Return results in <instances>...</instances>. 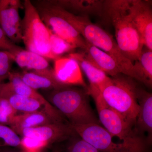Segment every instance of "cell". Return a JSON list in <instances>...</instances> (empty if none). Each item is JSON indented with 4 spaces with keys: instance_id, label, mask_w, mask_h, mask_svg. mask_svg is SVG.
<instances>
[{
    "instance_id": "obj_4",
    "label": "cell",
    "mask_w": 152,
    "mask_h": 152,
    "mask_svg": "<svg viewBox=\"0 0 152 152\" xmlns=\"http://www.w3.org/2000/svg\"><path fill=\"white\" fill-rule=\"evenodd\" d=\"M137 87L133 79L121 74L111 78L102 92L107 104L135 126L139 111Z\"/></svg>"
},
{
    "instance_id": "obj_32",
    "label": "cell",
    "mask_w": 152,
    "mask_h": 152,
    "mask_svg": "<svg viewBox=\"0 0 152 152\" xmlns=\"http://www.w3.org/2000/svg\"></svg>"
},
{
    "instance_id": "obj_2",
    "label": "cell",
    "mask_w": 152,
    "mask_h": 152,
    "mask_svg": "<svg viewBox=\"0 0 152 152\" xmlns=\"http://www.w3.org/2000/svg\"><path fill=\"white\" fill-rule=\"evenodd\" d=\"M129 0H106V18L113 24L117 45L123 54L132 62L137 61L144 45L132 20Z\"/></svg>"
},
{
    "instance_id": "obj_30",
    "label": "cell",
    "mask_w": 152,
    "mask_h": 152,
    "mask_svg": "<svg viewBox=\"0 0 152 152\" xmlns=\"http://www.w3.org/2000/svg\"><path fill=\"white\" fill-rule=\"evenodd\" d=\"M7 79V78L5 77H0V85H1V84L2 83V82L5 79Z\"/></svg>"
},
{
    "instance_id": "obj_15",
    "label": "cell",
    "mask_w": 152,
    "mask_h": 152,
    "mask_svg": "<svg viewBox=\"0 0 152 152\" xmlns=\"http://www.w3.org/2000/svg\"><path fill=\"white\" fill-rule=\"evenodd\" d=\"M137 99L139 111L136 120V131L141 136L147 133L148 142L150 144L152 136V94L138 88Z\"/></svg>"
},
{
    "instance_id": "obj_1",
    "label": "cell",
    "mask_w": 152,
    "mask_h": 152,
    "mask_svg": "<svg viewBox=\"0 0 152 152\" xmlns=\"http://www.w3.org/2000/svg\"><path fill=\"white\" fill-rule=\"evenodd\" d=\"M49 1L53 10L71 24L87 42L111 56L118 64L123 75L144 83L137 63H133L125 56L110 34L93 23L88 17L74 15L60 7L54 1Z\"/></svg>"
},
{
    "instance_id": "obj_18",
    "label": "cell",
    "mask_w": 152,
    "mask_h": 152,
    "mask_svg": "<svg viewBox=\"0 0 152 152\" xmlns=\"http://www.w3.org/2000/svg\"><path fill=\"white\" fill-rule=\"evenodd\" d=\"M69 57L77 61L86 74L89 81L90 87L97 88L102 92L111 81V78L86 60L82 52L72 53Z\"/></svg>"
},
{
    "instance_id": "obj_26",
    "label": "cell",
    "mask_w": 152,
    "mask_h": 152,
    "mask_svg": "<svg viewBox=\"0 0 152 152\" xmlns=\"http://www.w3.org/2000/svg\"><path fill=\"white\" fill-rule=\"evenodd\" d=\"M66 152H102L81 138L71 139L66 148Z\"/></svg>"
},
{
    "instance_id": "obj_8",
    "label": "cell",
    "mask_w": 152,
    "mask_h": 152,
    "mask_svg": "<svg viewBox=\"0 0 152 152\" xmlns=\"http://www.w3.org/2000/svg\"><path fill=\"white\" fill-rule=\"evenodd\" d=\"M72 125L82 140L102 152H137L124 143H117L105 129L99 124Z\"/></svg>"
},
{
    "instance_id": "obj_16",
    "label": "cell",
    "mask_w": 152,
    "mask_h": 152,
    "mask_svg": "<svg viewBox=\"0 0 152 152\" xmlns=\"http://www.w3.org/2000/svg\"><path fill=\"white\" fill-rule=\"evenodd\" d=\"M81 52L86 60L107 75L113 77L122 74L118 64L111 56L88 42L86 48Z\"/></svg>"
},
{
    "instance_id": "obj_11",
    "label": "cell",
    "mask_w": 152,
    "mask_h": 152,
    "mask_svg": "<svg viewBox=\"0 0 152 152\" xmlns=\"http://www.w3.org/2000/svg\"><path fill=\"white\" fill-rule=\"evenodd\" d=\"M23 4L19 0L0 1V27L14 43L22 42L21 20L19 13Z\"/></svg>"
},
{
    "instance_id": "obj_12",
    "label": "cell",
    "mask_w": 152,
    "mask_h": 152,
    "mask_svg": "<svg viewBox=\"0 0 152 152\" xmlns=\"http://www.w3.org/2000/svg\"><path fill=\"white\" fill-rule=\"evenodd\" d=\"M76 134L70 124L55 123L23 130L18 134L23 137L34 138L50 145L63 141Z\"/></svg>"
},
{
    "instance_id": "obj_6",
    "label": "cell",
    "mask_w": 152,
    "mask_h": 152,
    "mask_svg": "<svg viewBox=\"0 0 152 152\" xmlns=\"http://www.w3.org/2000/svg\"><path fill=\"white\" fill-rule=\"evenodd\" d=\"M24 16L21 20L22 42L28 50L45 57L48 60H56L50 47L49 30L41 20L37 9L29 0L23 3Z\"/></svg>"
},
{
    "instance_id": "obj_19",
    "label": "cell",
    "mask_w": 152,
    "mask_h": 152,
    "mask_svg": "<svg viewBox=\"0 0 152 152\" xmlns=\"http://www.w3.org/2000/svg\"><path fill=\"white\" fill-rule=\"evenodd\" d=\"M57 123L45 111H37L17 115L9 126L17 134L28 129Z\"/></svg>"
},
{
    "instance_id": "obj_22",
    "label": "cell",
    "mask_w": 152,
    "mask_h": 152,
    "mask_svg": "<svg viewBox=\"0 0 152 152\" xmlns=\"http://www.w3.org/2000/svg\"><path fill=\"white\" fill-rule=\"evenodd\" d=\"M48 30L51 52L56 60L64 54L73 53L75 47Z\"/></svg>"
},
{
    "instance_id": "obj_25",
    "label": "cell",
    "mask_w": 152,
    "mask_h": 152,
    "mask_svg": "<svg viewBox=\"0 0 152 152\" xmlns=\"http://www.w3.org/2000/svg\"><path fill=\"white\" fill-rule=\"evenodd\" d=\"M17 113L8 100L0 95V124L9 126Z\"/></svg>"
},
{
    "instance_id": "obj_21",
    "label": "cell",
    "mask_w": 152,
    "mask_h": 152,
    "mask_svg": "<svg viewBox=\"0 0 152 152\" xmlns=\"http://www.w3.org/2000/svg\"><path fill=\"white\" fill-rule=\"evenodd\" d=\"M0 95L6 98L11 105L17 112L26 113L42 110L45 111L42 103L32 98L11 94L1 90H0Z\"/></svg>"
},
{
    "instance_id": "obj_9",
    "label": "cell",
    "mask_w": 152,
    "mask_h": 152,
    "mask_svg": "<svg viewBox=\"0 0 152 152\" xmlns=\"http://www.w3.org/2000/svg\"><path fill=\"white\" fill-rule=\"evenodd\" d=\"M129 12L144 46L152 50L151 1L129 0Z\"/></svg>"
},
{
    "instance_id": "obj_28",
    "label": "cell",
    "mask_w": 152,
    "mask_h": 152,
    "mask_svg": "<svg viewBox=\"0 0 152 152\" xmlns=\"http://www.w3.org/2000/svg\"><path fill=\"white\" fill-rule=\"evenodd\" d=\"M14 62L12 53L5 51H0V77L8 78Z\"/></svg>"
},
{
    "instance_id": "obj_5",
    "label": "cell",
    "mask_w": 152,
    "mask_h": 152,
    "mask_svg": "<svg viewBox=\"0 0 152 152\" xmlns=\"http://www.w3.org/2000/svg\"><path fill=\"white\" fill-rule=\"evenodd\" d=\"M94 99L100 121L113 137H116L137 152H146L147 142L134 131L133 126L104 100L102 93L91 95Z\"/></svg>"
},
{
    "instance_id": "obj_29",
    "label": "cell",
    "mask_w": 152,
    "mask_h": 152,
    "mask_svg": "<svg viewBox=\"0 0 152 152\" xmlns=\"http://www.w3.org/2000/svg\"><path fill=\"white\" fill-rule=\"evenodd\" d=\"M20 48L8 37L0 27V51H5L12 53Z\"/></svg>"
},
{
    "instance_id": "obj_31",
    "label": "cell",
    "mask_w": 152,
    "mask_h": 152,
    "mask_svg": "<svg viewBox=\"0 0 152 152\" xmlns=\"http://www.w3.org/2000/svg\"><path fill=\"white\" fill-rule=\"evenodd\" d=\"M52 152H61L60 151H58V150H54V151H53Z\"/></svg>"
},
{
    "instance_id": "obj_14",
    "label": "cell",
    "mask_w": 152,
    "mask_h": 152,
    "mask_svg": "<svg viewBox=\"0 0 152 152\" xmlns=\"http://www.w3.org/2000/svg\"><path fill=\"white\" fill-rule=\"evenodd\" d=\"M57 80L67 86H81L86 88L80 68L76 61L70 57L55 60L53 68Z\"/></svg>"
},
{
    "instance_id": "obj_20",
    "label": "cell",
    "mask_w": 152,
    "mask_h": 152,
    "mask_svg": "<svg viewBox=\"0 0 152 152\" xmlns=\"http://www.w3.org/2000/svg\"><path fill=\"white\" fill-rule=\"evenodd\" d=\"M18 75L26 84L34 89L52 90L67 86L59 83L55 77L45 75L31 71L17 72Z\"/></svg>"
},
{
    "instance_id": "obj_17",
    "label": "cell",
    "mask_w": 152,
    "mask_h": 152,
    "mask_svg": "<svg viewBox=\"0 0 152 152\" xmlns=\"http://www.w3.org/2000/svg\"><path fill=\"white\" fill-rule=\"evenodd\" d=\"M102 0H60L55 3L65 10L76 15L105 17Z\"/></svg>"
},
{
    "instance_id": "obj_13",
    "label": "cell",
    "mask_w": 152,
    "mask_h": 152,
    "mask_svg": "<svg viewBox=\"0 0 152 152\" xmlns=\"http://www.w3.org/2000/svg\"><path fill=\"white\" fill-rule=\"evenodd\" d=\"M14 61L24 70L35 72L51 77L55 76L54 70L45 57L20 47L12 53Z\"/></svg>"
},
{
    "instance_id": "obj_7",
    "label": "cell",
    "mask_w": 152,
    "mask_h": 152,
    "mask_svg": "<svg viewBox=\"0 0 152 152\" xmlns=\"http://www.w3.org/2000/svg\"><path fill=\"white\" fill-rule=\"evenodd\" d=\"M31 2L48 29L72 44L76 49L83 51L86 50L87 41L71 24L53 10L48 1Z\"/></svg>"
},
{
    "instance_id": "obj_10",
    "label": "cell",
    "mask_w": 152,
    "mask_h": 152,
    "mask_svg": "<svg viewBox=\"0 0 152 152\" xmlns=\"http://www.w3.org/2000/svg\"><path fill=\"white\" fill-rule=\"evenodd\" d=\"M9 82L2 83L0 85V90L15 94L32 98L42 103L44 110L56 122H64V117L46 99L34 89L26 84L18 75L17 72H11L9 75Z\"/></svg>"
},
{
    "instance_id": "obj_3",
    "label": "cell",
    "mask_w": 152,
    "mask_h": 152,
    "mask_svg": "<svg viewBox=\"0 0 152 152\" xmlns=\"http://www.w3.org/2000/svg\"><path fill=\"white\" fill-rule=\"evenodd\" d=\"M88 90L65 86L49 91L47 101L72 125L99 124L91 107Z\"/></svg>"
},
{
    "instance_id": "obj_23",
    "label": "cell",
    "mask_w": 152,
    "mask_h": 152,
    "mask_svg": "<svg viewBox=\"0 0 152 152\" xmlns=\"http://www.w3.org/2000/svg\"><path fill=\"white\" fill-rule=\"evenodd\" d=\"M145 80V84L150 87L152 84V50L143 49L137 61Z\"/></svg>"
},
{
    "instance_id": "obj_27",
    "label": "cell",
    "mask_w": 152,
    "mask_h": 152,
    "mask_svg": "<svg viewBox=\"0 0 152 152\" xmlns=\"http://www.w3.org/2000/svg\"><path fill=\"white\" fill-rule=\"evenodd\" d=\"M49 145L46 142L34 138L23 137L21 138L20 147L26 152H39Z\"/></svg>"
},
{
    "instance_id": "obj_24",
    "label": "cell",
    "mask_w": 152,
    "mask_h": 152,
    "mask_svg": "<svg viewBox=\"0 0 152 152\" xmlns=\"http://www.w3.org/2000/svg\"><path fill=\"white\" fill-rule=\"evenodd\" d=\"M21 138L10 126L0 124V147L20 146Z\"/></svg>"
}]
</instances>
